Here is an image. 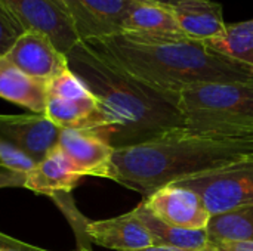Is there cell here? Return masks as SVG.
I'll use <instances>...</instances> for the list:
<instances>
[{
	"mask_svg": "<svg viewBox=\"0 0 253 251\" xmlns=\"http://www.w3.org/2000/svg\"><path fill=\"white\" fill-rule=\"evenodd\" d=\"M83 41L130 75L168 93L178 95L205 83H253V67L187 36L120 33Z\"/></svg>",
	"mask_w": 253,
	"mask_h": 251,
	"instance_id": "1",
	"label": "cell"
},
{
	"mask_svg": "<svg viewBox=\"0 0 253 251\" xmlns=\"http://www.w3.org/2000/svg\"><path fill=\"white\" fill-rule=\"evenodd\" d=\"M253 158V138H222L179 129L114 148L107 179L150 197L160 188Z\"/></svg>",
	"mask_w": 253,
	"mask_h": 251,
	"instance_id": "2",
	"label": "cell"
},
{
	"mask_svg": "<svg viewBox=\"0 0 253 251\" xmlns=\"http://www.w3.org/2000/svg\"><path fill=\"white\" fill-rule=\"evenodd\" d=\"M70 70L82 78L102 102L114 130V148L144 143L179 129L185 120L178 107V95L162 92L119 68L84 41L67 55Z\"/></svg>",
	"mask_w": 253,
	"mask_h": 251,
	"instance_id": "3",
	"label": "cell"
},
{
	"mask_svg": "<svg viewBox=\"0 0 253 251\" xmlns=\"http://www.w3.org/2000/svg\"><path fill=\"white\" fill-rule=\"evenodd\" d=\"M185 129L222 138H253V83H205L178 93Z\"/></svg>",
	"mask_w": 253,
	"mask_h": 251,
	"instance_id": "4",
	"label": "cell"
},
{
	"mask_svg": "<svg viewBox=\"0 0 253 251\" xmlns=\"http://www.w3.org/2000/svg\"><path fill=\"white\" fill-rule=\"evenodd\" d=\"M44 115L64 129H108L114 123L102 102L76 75L70 67L47 81Z\"/></svg>",
	"mask_w": 253,
	"mask_h": 251,
	"instance_id": "5",
	"label": "cell"
},
{
	"mask_svg": "<svg viewBox=\"0 0 253 251\" xmlns=\"http://www.w3.org/2000/svg\"><path fill=\"white\" fill-rule=\"evenodd\" d=\"M173 185L196 192L211 216L253 206V158Z\"/></svg>",
	"mask_w": 253,
	"mask_h": 251,
	"instance_id": "6",
	"label": "cell"
},
{
	"mask_svg": "<svg viewBox=\"0 0 253 251\" xmlns=\"http://www.w3.org/2000/svg\"><path fill=\"white\" fill-rule=\"evenodd\" d=\"M22 25L24 31L47 36L59 52H68L79 43L74 19L64 0H0Z\"/></svg>",
	"mask_w": 253,
	"mask_h": 251,
	"instance_id": "7",
	"label": "cell"
},
{
	"mask_svg": "<svg viewBox=\"0 0 253 251\" xmlns=\"http://www.w3.org/2000/svg\"><path fill=\"white\" fill-rule=\"evenodd\" d=\"M58 146L82 176H108L114 146L108 129H64Z\"/></svg>",
	"mask_w": 253,
	"mask_h": 251,
	"instance_id": "8",
	"label": "cell"
},
{
	"mask_svg": "<svg viewBox=\"0 0 253 251\" xmlns=\"http://www.w3.org/2000/svg\"><path fill=\"white\" fill-rule=\"evenodd\" d=\"M61 132L44 114H0V136L36 163L58 146Z\"/></svg>",
	"mask_w": 253,
	"mask_h": 251,
	"instance_id": "9",
	"label": "cell"
},
{
	"mask_svg": "<svg viewBox=\"0 0 253 251\" xmlns=\"http://www.w3.org/2000/svg\"><path fill=\"white\" fill-rule=\"evenodd\" d=\"M6 58L24 74L46 83L68 70L67 55L59 52L47 36L37 31H24Z\"/></svg>",
	"mask_w": 253,
	"mask_h": 251,
	"instance_id": "10",
	"label": "cell"
},
{
	"mask_svg": "<svg viewBox=\"0 0 253 251\" xmlns=\"http://www.w3.org/2000/svg\"><path fill=\"white\" fill-rule=\"evenodd\" d=\"M142 201L159 219L178 228L206 229L211 219V213L202 198L196 192L178 185L160 188Z\"/></svg>",
	"mask_w": 253,
	"mask_h": 251,
	"instance_id": "11",
	"label": "cell"
},
{
	"mask_svg": "<svg viewBox=\"0 0 253 251\" xmlns=\"http://www.w3.org/2000/svg\"><path fill=\"white\" fill-rule=\"evenodd\" d=\"M84 235L89 243L110 250L141 251L157 246L133 210L111 219L87 220Z\"/></svg>",
	"mask_w": 253,
	"mask_h": 251,
	"instance_id": "12",
	"label": "cell"
},
{
	"mask_svg": "<svg viewBox=\"0 0 253 251\" xmlns=\"http://www.w3.org/2000/svg\"><path fill=\"white\" fill-rule=\"evenodd\" d=\"M80 40H93L122 33L129 0H64Z\"/></svg>",
	"mask_w": 253,
	"mask_h": 251,
	"instance_id": "13",
	"label": "cell"
},
{
	"mask_svg": "<svg viewBox=\"0 0 253 251\" xmlns=\"http://www.w3.org/2000/svg\"><path fill=\"white\" fill-rule=\"evenodd\" d=\"M83 178L65 152L56 146L27 173L24 188L55 200L68 195Z\"/></svg>",
	"mask_w": 253,
	"mask_h": 251,
	"instance_id": "14",
	"label": "cell"
},
{
	"mask_svg": "<svg viewBox=\"0 0 253 251\" xmlns=\"http://www.w3.org/2000/svg\"><path fill=\"white\" fill-rule=\"evenodd\" d=\"M182 34L193 40L208 41L225 31L222 4L213 0H185L170 7Z\"/></svg>",
	"mask_w": 253,
	"mask_h": 251,
	"instance_id": "15",
	"label": "cell"
},
{
	"mask_svg": "<svg viewBox=\"0 0 253 251\" xmlns=\"http://www.w3.org/2000/svg\"><path fill=\"white\" fill-rule=\"evenodd\" d=\"M0 98L34 114H44L47 83L24 74L6 56H0Z\"/></svg>",
	"mask_w": 253,
	"mask_h": 251,
	"instance_id": "16",
	"label": "cell"
},
{
	"mask_svg": "<svg viewBox=\"0 0 253 251\" xmlns=\"http://www.w3.org/2000/svg\"><path fill=\"white\" fill-rule=\"evenodd\" d=\"M122 33L185 36L179 30L172 9L151 0H129L122 22Z\"/></svg>",
	"mask_w": 253,
	"mask_h": 251,
	"instance_id": "17",
	"label": "cell"
},
{
	"mask_svg": "<svg viewBox=\"0 0 253 251\" xmlns=\"http://www.w3.org/2000/svg\"><path fill=\"white\" fill-rule=\"evenodd\" d=\"M133 213L150 231L157 246L175 247L182 250H209L216 246L209 240L206 229H185L169 225L159 219L154 213L148 210L144 201H141Z\"/></svg>",
	"mask_w": 253,
	"mask_h": 251,
	"instance_id": "18",
	"label": "cell"
},
{
	"mask_svg": "<svg viewBox=\"0 0 253 251\" xmlns=\"http://www.w3.org/2000/svg\"><path fill=\"white\" fill-rule=\"evenodd\" d=\"M206 232L215 246L224 241H253V206L212 215Z\"/></svg>",
	"mask_w": 253,
	"mask_h": 251,
	"instance_id": "19",
	"label": "cell"
},
{
	"mask_svg": "<svg viewBox=\"0 0 253 251\" xmlns=\"http://www.w3.org/2000/svg\"><path fill=\"white\" fill-rule=\"evenodd\" d=\"M205 43L224 56L253 67V19L227 24L219 37Z\"/></svg>",
	"mask_w": 253,
	"mask_h": 251,
	"instance_id": "20",
	"label": "cell"
},
{
	"mask_svg": "<svg viewBox=\"0 0 253 251\" xmlns=\"http://www.w3.org/2000/svg\"><path fill=\"white\" fill-rule=\"evenodd\" d=\"M37 163L33 158H30L25 152H22L13 143H10L3 136H0V167L12 173L27 176V173Z\"/></svg>",
	"mask_w": 253,
	"mask_h": 251,
	"instance_id": "21",
	"label": "cell"
},
{
	"mask_svg": "<svg viewBox=\"0 0 253 251\" xmlns=\"http://www.w3.org/2000/svg\"><path fill=\"white\" fill-rule=\"evenodd\" d=\"M24 33L22 25L0 1V56H6Z\"/></svg>",
	"mask_w": 253,
	"mask_h": 251,
	"instance_id": "22",
	"label": "cell"
},
{
	"mask_svg": "<svg viewBox=\"0 0 253 251\" xmlns=\"http://www.w3.org/2000/svg\"><path fill=\"white\" fill-rule=\"evenodd\" d=\"M0 251H49V250H42L39 247L30 246L27 243L18 241L12 237L4 235L3 232H0ZM74 251H92L89 247H79L77 250Z\"/></svg>",
	"mask_w": 253,
	"mask_h": 251,
	"instance_id": "23",
	"label": "cell"
},
{
	"mask_svg": "<svg viewBox=\"0 0 253 251\" xmlns=\"http://www.w3.org/2000/svg\"><path fill=\"white\" fill-rule=\"evenodd\" d=\"M25 176L12 173L3 167H0V188L3 186H24Z\"/></svg>",
	"mask_w": 253,
	"mask_h": 251,
	"instance_id": "24",
	"label": "cell"
},
{
	"mask_svg": "<svg viewBox=\"0 0 253 251\" xmlns=\"http://www.w3.org/2000/svg\"><path fill=\"white\" fill-rule=\"evenodd\" d=\"M216 247L219 251H253V241H224Z\"/></svg>",
	"mask_w": 253,
	"mask_h": 251,
	"instance_id": "25",
	"label": "cell"
},
{
	"mask_svg": "<svg viewBox=\"0 0 253 251\" xmlns=\"http://www.w3.org/2000/svg\"><path fill=\"white\" fill-rule=\"evenodd\" d=\"M141 251H219L218 247L215 249H209V250H182V249H175V247H165V246H156V247H150L145 250Z\"/></svg>",
	"mask_w": 253,
	"mask_h": 251,
	"instance_id": "26",
	"label": "cell"
},
{
	"mask_svg": "<svg viewBox=\"0 0 253 251\" xmlns=\"http://www.w3.org/2000/svg\"><path fill=\"white\" fill-rule=\"evenodd\" d=\"M151 1H156V3L163 4V6L173 7V6H178L179 3H182V1H185V0H151Z\"/></svg>",
	"mask_w": 253,
	"mask_h": 251,
	"instance_id": "27",
	"label": "cell"
}]
</instances>
